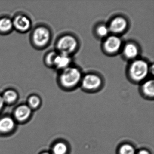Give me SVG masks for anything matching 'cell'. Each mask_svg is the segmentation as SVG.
<instances>
[{"instance_id": "obj_17", "label": "cell", "mask_w": 154, "mask_h": 154, "mask_svg": "<svg viewBox=\"0 0 154 154\" xmlns=\"http://www.w3.org/2000/svg\"><path fill=\"white\" fill-rule=\"evenodd\" d=\"M58 52L56 51H51L48 52L45 57V63L48 67H54L55 60Z\"/></svg>"}, {"instance_id": "obj_13", "label": "cell", "mask_w": 154, "mask_h": 154, "mask_svg": "<svg viewBox=\"0 0 154 154\" xmlns=\"http://www.w3.org/2000/svg\"><path fill=\"white\" fill-rule=\"evenodd\" d=\"M94 33L96 37L102 40L110 35L108 25L102 23H99L95 26Z\"/></svg>"}, {"instance_id": "obj_2", "label": "cell", "mask_w": 154, "mask_h": 154, "mask_svg": "<svg viewBox=\"0 0 154 154\" xmlns=\"http://www.w3.org/2000/svg\"><path fill=\"white\" fill-rule=\"evenodd\" d=\"M83 74L82 70L75 66L69 67L60 71L58 82L60 87L70 90L80 86Z\"/></svg>"}, {"instance_id": "obj_22", "label": "cell", "mask_w": 154, "mask_h": 154, "mask_svg": "<svg viewBox=\"0 0 154 154\" xmlns=\"http://www.w3.org/2000/svg\"><path fill=\"white\" fill-rule=\"evenodd\" d=\"M137 154H149V153L147 150H141Z\"/></svg>"}, {"instance_id": "obj_5", "label": "cell", "mask_w": 154, "mask_h": 154, "mask_svg": "<svg viewBox=\"0 0 154 154\" xmlns=\"http://www.w3.org/2000/svg\"><path fill=\"white\" fill-rule=\"evenodd\" d=\"M104 80L101 75L94 72L83 74L80 86L86 91L94 92L103 87Z\"/></svg>"}, {"instance_id": "obj_12", "label": "cell", "mask_w": 154, "mask_h": 154, "mask_svg": "<svg viewBox=\"0 0 154 154\" xmlns=\"http://www.w3.org/2000/svg\"><path fill=\"white\" fill-rule=\"evenodd\" d=\"M14 29L12 19L8 17L0 18V34L6 35Z\"/></svg>"}, {"instance_id": "obj_8", "label": "cell", "mask_w": 154, "mask_h": 154, "mask_svg": "<svg viewBox=\"0 0 154 154\" xmlns=\"http://www.w3.org/2000/svg\"><path fill=\"white\" fill-rule=\"evenodd\" d=\"M121 53L125 60L131 62L139 57L140 47L138 44L134 41H128L123 44Z\"/></svg>"}, {"instance_id": "obj_15", "label": "cell", "mask_w": 154, "mask_h": 154, "mask_svg": "<svg viewBox=\"0 0 154 154\" xmlns=\"http://www.w3.org/2000/svg\"><path fill=\"white\" fill-rule=\"evenodd\" d=\"M14 121L10 118H4L0 120V131L8 132L14 128Z\"/></svg>"}, {"instance_id": "obj_7", "label": "cell", "mask_w": 154, "mask_h": 154, "mask_svg": "<svg viewBox=\"0 0 154 154\" xmlns=\"http://www.w3.org/2000/svg\"><path fill=\"white\" fill-rule=\"evenodd\" d=\"M108 26L110 34L120 36L128 29L129 22L124 16L117 15L111 19Z\"/></svg>"}, {"instance_id": "obj_20", "label": "cell", "mask_w": 154, "mask_h": 154, "mask_svg": "<svg viewBox=\"0 0 154 154\" xmlns=\"http://www.w3.org/2000/svg\"><path fill=\"white\" fill-rule=\"evenodd\" d=\"M40 102V98L36 95H32L29 99V103L32 108H35L38 107Z\"/></svg>"}, {"instance_id": "obj_16", "label": "cell", "mask_w": 154, "mask_h": 154, "mask_svg": "<svg viewBox=\"0 0 154 154\" xmlns=\"http://www.w3.org/2000/svg\"><path fill=\"white\" fill-rule=\"evenodd\" d=\"M2 97L4 103H12L16 101L17 99L18 94L15 90L9 89L4 92Z\"/></svg>"}, {"instance_id": "obj_3", "label": "cell", "mask_w": 154, "mask_h": 154, "mask_svg": "<svg viewBox=\"0 0 154 154\" xmlns=\"http://www.w3.org/2000/svg\"><path fill=\"white\" fill-rule=\"evenodd\" d=\"M80 43L78 38L71 34H65L59 37L56 43V51L60 54L71 56L78 51Z\"/></svg>"}, {"instance_id": "obj_23", "label": "cell", "mask_w": 154, "mask_h": 154, "mask_svg": "<svg viewBox=\"0 0 154 154\" xmlns=\"http://www.w3.org/2000/svg\"><path fill=\"white\" fill-rule=\"evenodd\" d=\"M48 154V153H44V154Z\"/></svg>"}, {"instance_id": "obj_11", "label": "cell", "mask_w": 154, "mask_h": 154, "mask_svg": "<svg viewBox=\"0 0 154 154\" xmlns=\"http://www.w3.org/2000/svg\"><path fill=\"white\" fill-rule=\"evenodd\" d=\"M140 90L142 94L147 98L154 96V82L153 79L148 78L140 84Z\"/></svg>"}, {"instance_id": "obj_1", "label": "cell", "mask_w": 154, "mask_h": 154, "mask_svg": "<svg viewBox=\"0 0 154 154\" xmlns=\"http://www.w3.org/2000/svg\"><path fill=\"white\" fill-rule=\"evenodd\" d=\"M150 64L143 58L131 61L127 70V76L133 83L140 84L148 78Z\"/></svg>"}, {"instance_id": "obj_4", "label": "cell", "mask_w": 154, "mask_h": 154, "mask_svg": "<svg viewBox=\"0 0 154 154\" xmlns=\"http://www.w3.org/2000/svg\"><path fill=\"white\" fill-rule=\"evenodd\" d=\"M52 35V32L48 27L39 26L35 29L31 34V42L35 47L43 49L50 44Z\"/></svg>"}, {"instance_id": "obj_10", "label": "cell", "mask_w": 154, "mask_h": 154, "mask_svg": "<svg viewBox=\"0 0 154 154\" xmlns=\"http://www.w3.org/2000/svg\"><path fill=\"white\" fill-rule=\"evenodd\" d=\"M72 58L71 56L58 53L55 60L54 67L61 71L72 65Z\"/></svg>"}, {"instance_id": "obj_19", "label": "cell", "mask_w": 154, "mask_h": 154, "mask_svg": "<svg viewBox=\"0 0 154 154\" xmlns=\"http://www.w3.org/2000/svg\"><path fill=\"white\" fill-rule=\"evenodd\" d=\"M120 154H135V150L131 145L125 144L121 147Z\"/></svg>"}, {"instance_id": "obj_9", "label": "cell", "mask_w": 154, "mask_h": 154, "mask_svg": "<svg viewBox=\"0 0 154 154\" xmlns=\"http://www.w3.org/2000/svg\"><path fill=\"white\" fill-rule=\"evenodd\" d=\"M13 28L18 32L26 33L29 31L32 26L31 20L26 15L20 14L12 19Z\"/></svg>"}, {"instance_id": "obj_21", "label": "cell", "mask_w": 154, "mask_h": 154, "mask_svg": "<svg viewBox=\"0 0 154 154\" xmlns=\"http://www.w3.org/2000/svg\"><path fill=\"white\" fill-rule=\"evenodd\" d=\"M4 104V100H3V99H2V96L0 95V110L2 108L3 106V105Z\"/></svg>"}, {"instance_id": "obj_14", "label": "cell", "mask_w": 154, "mask_h": 154, "mask_svg": "<svg viewBox=\"0 0 154 154\" xmlns=\"http://www.w3.org/2000/svg\"><path fill=\"white\" fill-rule=\"evenodd\" d=\"M31 109L29 106L23 105L17 108L15 114L16 118L18 120L23 121L29 118L31 114Z\"/></svg>"}, {"instance_id": "obj_6", "label": "cell", "mask_w": 154, "mask_h": 154, "mask_svg": "<svg viewBox=\"0 0 154 154\" xmlns=\"http://www.w3.org/2000/svg\"><path fill=\"white\" fill-rule=\"evenodd\" d=\"M123 42L120 36L110 34L103 40L102 48L104 54L114 56L121 53Z\"/></svg>"}, {"instance_id": "obj_18", "label": "cell", "mask_w": 154, "mask_h": 154, "mask_svg": "<svg viewBox=\"0 0 154 154\" xmlns=\"http://www.w3.org/2000/svg\"><path fill=\"white\" fill-rule=\"evenodd\" d=\"M67 150V148L66 145L62 142L57 143L53 149L54 154H66Z\"/></svg>"}]
</instances>
